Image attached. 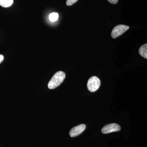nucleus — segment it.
I'll return each mask as SVG.
<instances>
[{"instance_id": "1", "label": "nucleus", "mask_w": 147, "mask_h": 147, "mask_svg": "<svg viewBox=\"0 0 147 147\" xmlns=\"http://www.w3.org/2000/svg\"><path fill=\"white\" fill-rule=\"evenodd\" d=\"M65 78V74L63 71H58L54 74L48 83V88L50 89L56 88L63 82Z\"/></svg>"}, {"instance_id": "2", "label": "nucleus", "mask_w": 147, "mask_h": 147, "mask_svg": "<svg viewBox=\"0 0 147 147\" xmlns=\"http://www.w3.org/2000/svg\"><path fill=\"white\" fill-rule=\"evenodd\" d=\"M100 85V79L97 76H93L90 78L88 81L87 87L90 92H94L99 88Z\"/></svg>"}, {"instance_id": "3", "label": "nucleus", "mask_w": 147, "mask_h": 147, "mask_svg": "<svg viewBox=\"0 0 147 147\" xmlns=\"http://www.w3.org/2000/svg\"><path fill=\"white\" fill-rule=\"evenodd\" d=\"M129 29V27L125 25H119L116 26L111 32V36L113 38H117L124 33Z\"/></svg>"}, {"instance_id": "4", "label": "nucleus", "mask_w": 147, "mask_h": 147, "mask_svg": "<svg viewBox=\"0 0 147 147\" xmlns=\"http://www.w3.org/2000/svg\"><path fill=\"white\" fill-rule=\"evenodd\" d=\"M121 127L117 123H111L106 125L102 128L101 131L103 134H108L112 132L118 131L121 130Z\"/></svg>"}, {"instance_id": "5", "label": "nucleus", "mask_w": 147, "mask_h": 147, "mask_svg": "<svg viewBox=\"0 0 147 147\" xmlns=\"http://www.w3.org/2000/svg\"><path fill=\"white\" fill-rule=\"evenodd\" d=\"M86 128V125L84 124H82L74 127L69 131V135L71 137H77L84 132Z\"/></svg>"}, {"instance_id": "6", "label": "nucleus", "mask_w": 147, "mask_h": 147, "mask_svg": "<svg viewBox=\"0 0 147 147\" xmlns=\"http://www.w3.org/2000/svg\"><path fill=\"white\" fill-rule=\"evenodd\" d=\"M139 53L140 55L145 59H147V43L142 45L139 48Z\"/></svg>"}, {"instance_id": "7", "label": "nucleus", "mask_w": 147, "mask_h": 147, "mask_svg": "<svg viewBox=\"0 0 147 147\" xmlns=\"http://www.w3.org/2000/svg\"><path fill=\"white\" fill-rule=\"evenodd\" d=\"M13 3V0H0V5L3 7H8Z\"/></svg>"}, {"instance_id": "8", "label": "nucleus", "mask_w": 147, "mask_h": 147, "mask_svg": "<svg viewBox=\"0 0 147 147\" xmlns=\"http://www.w3.org/2000/svg\"><path fill=\"white\" fill-rule=\"evenodd\" d=\"M59 18V14L56 12H53L49 15V19L51 22H55L58 20Z\"/></svg>"}, {"instance_id": "9", "label": "nucleus", "mask_w": 147, "mask_h": 147, "mask_svg": "<svg viewBox=\"0 0 147 147\" xmlns=\"http://www.w3.org/2000/svg\"><path fill=\"white\" fill-rule=\"evenodd\" d=\"M78 0H67L66 1V5L67 6H71L76 3Z\"/></svg>"}, {"instance_id": "10", "label": "nucleus", "mask_w": 147, "mask_h": 147, "mask_svg": "<svg viewBox=\"0 0 147 147\" xmlns=\"http://www.w3.org/2000/svg\"><path fill=\"white\" fill-rule=\"evenodd\" d=\"M109 2L113 4H116L118 2L119 0H107Z\"/></svg>"}, {"instance_id": "11", "label": "nucleus", "mask_w": 147, "mask_h": 147, "mask_svg": "<svg viewBox=\"0 0 147 147\" xmlns=\"http://www.w3.org/2000/svg\"><path fill=\"white\" fill-rule=\"evenodd\" d=\"M4 60V57L3 55H0V63L2 62Z\"/></svg>"}]
</instances>
